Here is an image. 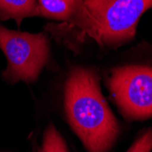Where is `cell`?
Returning <instances> with one entry per match:
<instances>
[{
	"instance_id": "cell-1",
	"label": "cell",
	"mask_w": 152,
	"mask_h": 152,
	"mask_svg": "<svg viewBox=\"0 0 152 152\" xmlns=\"http://www.w3.org/2000/svg\"><path fill=\"white\" fill-rule=\"evenodd\" d=\"M68 123L88 152H107L119 133L118 123L102 94L95 67L77 66L65 85Z\"/></svg>"
},
{
	"instance_id": "cell-2",
	"label": "cell",
	"mask_w": 152,
	"mask_h": 152,
	"mask_svg": "<svg viewBox=\"0 0 152 152\" xmlns=\"http://www.w3.org/2000/svg\"><path fill=\"white\" fill-rule=\"evenodd\" d=\"M93 28L88 38L101 49L114 50L136 38L137 25L152 0H84Z\"/></svg>"
},
{
	"instance_id": "cell-3",
	"label": "cell",
	"mask_w": 152,
	"mask_h": 152,
	"mask_svg": "<svg viewBox=\"0 0 152 152\" xmlns=\"http://www.w3.org/2000/svg\"><path fill=\"white\" fill-rule=\"evenodd\" d=\"M0 50L7 59L2 78L8 84H32L39 77L51 56L47 32L29 33L0 25Z\"/></svg>"
},
{
	"instance_id": "cell-4",
	"label": "cell",
	"mask_w": 152,
	"mask_h": 152,
	"mask_svg": "<svg viewBox=\"0 0 152 152\" xmlns=\"http://www.w3.org/2000/svg\"><path fill=\"white\" fill-rule=\"evenodd\" d=\"M107 86L121 114L128 119L152 117V67L125 65L112 68Z\"/></svg>"
},
{
	"instance_id": "cell-5",
	"label": "cell",
	"mask_w": 152,
	"mask_h": 152,
	"mask_svg": "<svg viewBox=\"0 0 152 152\" xmlns=\"http://www.w3.org/2000/svg\"><path fill=\"white\" fill-rule=\"evenodd\" d=\"M40 18L63 24L68 30H76L81 39L88 38L93 23L84 0H37Z\"/></svg>"
},
{
	"instance_id": "cell-6",
	"label": "cell",
	"mask_w": 152,
	"mask_h": 152,
	"mask_svg": "<svg viewBox=\"0 0 152 152\" xmlns=\"http://www.w3.org/2000/svg\"><path fill=\"white\" fill-rule=\"evenodd\" d=\"M40 18L37 0H0V21L13 20L19 28L26 18Z\"/></svg>"
},
{
	"instance_id": "cell-7",
	"label": "cell",
	"mask_w": 152,
	"mask_h": 152,
	"mask_svg": "<svg viewBox=\"0 0 152 152\" xmlns=\"http://www.w3.org/2000/svg\"><path fill=\"white\" fill-rule=\"evenodd\" d=\"M35 152H69L66 141L53 124L44 131L42 141Z\"/></svg>"
},
{
	"instance_id": "cell-8",
	"label": "cell",
	"mask_w": 152,
	"mask_h": 152,
	"mask_svg": "<svg viewBox=\"0 0 152 152\" xmlns=\"http://www.w3.org/2000/svg\"><path fill=\"white\" fill-rule=\"evenodd\" d=\"M152 151V128L146 130L134 141L127 152H151Z\"/></svg>"
}]
</instances>
